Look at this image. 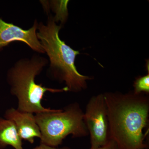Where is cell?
<instances>
[{
  "label": "cell",
  "instance_id": "cell-1",
  "mask_svg": "<svg viewBox=\"0 0 149 149\" xmlns=\"http://www.w3.org/2000/svg\"><path fill=\"white\" fill-rule=\"evenodd\" d=\"M107 111L109 139L118 149H146L145 128L149 114L148 95L133 91L104 93Z\"/></svg>",
  "mask_w": 149,
  "mask_h": 149
},
{
  "label": "cell",
  "instance_id": "cell-2",
  "mask_svg": "<svg viewBox=\"0 0 149 149\" xmlns=\"http://www.w3.org/2000/svg\"><path fill=\"white\" fill-rule=\"evenodd\" d=\"M61 29V25L56 24L54 17L49 15L47 24H38L37 38L49 57L52 76L61 83L64 82L69 92L78 93L87 88V80L92 78L77 71L75 60L80 53L61 40L59 32Z\"/></svg>",
  "mask_w": 149,
  "mask_h": 149
},
{
  "label": "cell",
  "instance_id": "cell-3",
  "mask_svg": "<svg viewBox=\"0 0 149 149\" xmlns=\"http://www.w3.org/2000/svg\"><path fill=\"white\" fill-rule=\"evenodd\" d=\"M45 58L35 55L31 58H23L17 62L8 72V82L10 86V92L18 100L17 110L31 113L49 112L56 109L46 108L42 101L45 93L68 92L65 87L57 89L46 88L37 84L35 77L40 74L48 64Z\"/></svg>",
  "mask_w": 149,
  "mask_h": 149
},
{
  "label": "cell",
  "instance_id": "cell-4",
  "mask_svg": "<svg viewBox=\"0 0 149 149\" xmlns=\"http://www.w3.org/2000/svg\"><path fill=\"white\" fill-rule=\"evenodd\" d=\"M35 116L41 132V144L57 147L69 135L74 138L89 135L83 120L84 112L77 102L63 109L36 113Z\"/></svg>",
  "mask_w": 149,
  "mask_h": 149
},
{
  "label": "cell",
  "instance_id": "cell-5",
  "mask_svg": "<svg viewBox=\"0 0 149 149\" xmlns=\"http://www.w3.org/2000/svg\"><path fill=\"white\" fill-rule=\"evenodd\" d=\"M83 120L90 136L91 148L107 143L109 139V128L104 94L91 97L86 105Z\"/></svg>",
  "mask_w": 149,
  "mask_h": 149
},
{
  "label": "cell",
  "instance_id": "cell-6",
  "mask_svg": "<svg viewBox=\"0 0 149 149\" xmlns=\"http://www.w3.org/2000/svg\"><path fill=\"white\" fill-rule=\"evenodd\" d=\"M38 24L37 20H35L31 28L24 30L13 23L6 22L0 18V51L10 43L20 42L25 43L39 53H45L37 38Z\"/></svg>",
  "mask_w": 149,
  "mask_h": 149
},
{
  "label": "cell",
  "instance_id": "cell-7",
  "mask_svg": "<svg viewBox=\"0 0 149 149\" xmlns=\"http://www.w3.org/2000/svg\"><path fill=\"white\" fill-rule=\"evenodd\" d=\"M4 117L14 123L22 140L32 144L35 138H41L40 128L33 113L19 111L11 108L6 111Z\"/></svg>",
  "mask_w": 149,
  "mask_h": 149
},
{
  "label": "cell",
  "instance_id": "cell-8",
  "mask_svg": "<svg viewBox=\"0 0 149 149\" xmlns=\"http://www.w3.org/2000/svg\"><path fill=\"white\" fill-rule=\"evenodd\" d=\"M9 146L15 149H23L22 140L14 123L0 118V149Z\"/></svg>",
  "mask_w": 149,
  "mask_h": 149
},
{
  "label": "cell",
  "instance_id": "cell-9",
  "mask_svg": "<svg viewBox=\"0 0 149 149\" xmlns=\"http://www.w3.org/2000/svg\"><path fill=\"white\" fill-rule=\"evenodd\" d=\"M135 94H144L148 95L149 93V72L144 76L136 78L133 85Z\"/></svg>",
  "mask_w": 149,
  "mask_h": 149
},
{
  "label": "cell",
  "instance_id": "cell-10",
  "mask_svg": "<svg viewBox=\"0 0 149 149\" xmlns=\"http://www.w3.org/2000/svg\"><path fill=\"white\" fill-rule=\"evenodd\" d=\"M89 149H118V148L116 143L113 140L109 139L107 143L103 146L96 148H90Z\"/></svg>",
  "mask_w": 149,
  "mask_h": 149
},
{
  "label": "cell",
  "instance_id": "cell-11",
  "mask_svg": "<svg viewBox=\"0 0 149 149\" xmlns=\"http://www.w3.org/2000/svg\"><path fill=\"white\" fill-rule=\"evenodd\" d=\"M33 149H71L69 147H64L62 148H57L56 147H53L47 146L45 144H40V146L35 147Z\"/></svg>",
  "mask_w": 149,
  "mask_h": 149
},
{
  "label": "cell",
  "instance_id": "cell-12",
  "mask_svg": "<svg viewBox=\"0 0 149 149\" xmlns=\"http://www.w3.org/2000/svg\"><path fill=\"white\" fill-rule=\"evenodd\" d=\"M148 149V148H147V149Z\"/></svg>",
  "mask_w": 149,
  "mask_h": 149
}]
</instances>
